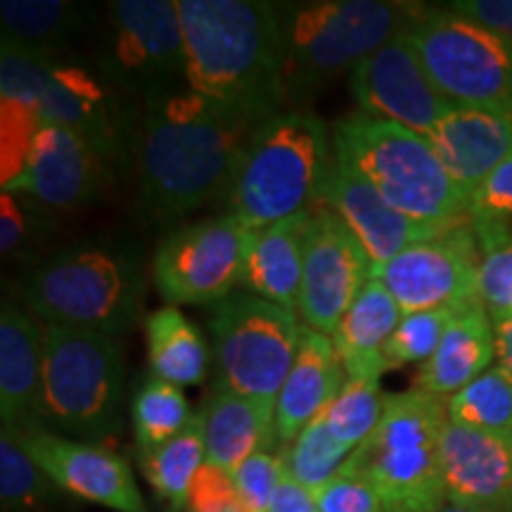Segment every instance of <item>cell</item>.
Returning <instances> with one entry per match:
<instances>
[{
	"label": "cell",
	"instance_id": "29",
	"mask_svg": "<svg viewBox=\"0 0 512 512\" xmlns=\"http://www.w3.org/2000/svg\"><path fill=\"white\" fill-rule=\"evenodd\" d=\"M147 361L152 377L192 387L209 368V349L197 325L178 306H162L145 318Z\"/></svg>",
	"mask_w": 512,
	"mask_h": 512
},
{
	"label": "cell",
	"instance_id": "23",
	"mask_svg": "<svg viewBox=\"0 0 512 512\" xmlns=\"http://www.w3.org/2000/svg\"><path fill=\"white\" fill-rule=\"evenodd\" d=\"M344 382L347 373L332 337L304 325L294 366L275 401V430L280 444H290L309 422L328 411Z\"/></svg>",
	"mask_w": 512,
	"mask_h": 512
},
{
	"label": "cell",
	"instance_id": "2",
	"mask_svg": "<svg viewBox=\"0 0 512 512\" xmlns=\"http://www.w3.org/2000/svg\"><path fill=\"white\" fill-rule=\"evenodd\" d=\"M185 41V83L228 110L271 119L283 112L278 3L176 0Z\"/></svg>",
	"mask_w": 512,
	"mask_h": 512
},
{
	"label": "cell",
	"instance_id": "40",
	"mask_svg": "<svg viewBox=\"0 0 512 512\" xmlns=\"http://www.w3.org/2000/svg\"><path fill=\"white\" fill-rule=\"evenodd\" d=\"M46 207L17 192H3L0 197V252L3 256L17 254L27 247L43 223Z\"/></svg>",
	"mask_w": 512,
	"mask_h": 512
},
{
	"label": "cell",
	"instance_id": "42",
	"mask_svg": "<svg viewBox=\"0 0 512 512\" xmlns=\"http://www.w3.org/2000/svg\"><path fill=\"white\" fill-rule=\"evenodd\" d=\"M512 219V157L498 164L470 197V221L505 223Z\"/></svg>",
	"mask_w": 512,
	"mask_h": 512
},
{
	"label": "cell",
	"instance_id": "12",
	"mask_svg": "<svg viewBox=\"0 0 512 512\" xmlns=\"http://www.w3.org/2000/svg\"><path fill=\"white\" fill-rule=\"evenodd\" d=\"M95 67L140 105L185 83V41L176 3L117 0L98 29Z\"/></svg>",
	"mask_w": 512,
	"mask_h": 512
},
{
	"label": "cell",
	"instance_id": "17",
	"mask_svg": "<svg viewBox=\"0 0 512 512\" xmlns=\"http://www.w3.org/2000/svg\"><path fill=\"white\" fill-rule=\"evenodd\" d=\"M112 164L79 133L41 124L22 174L3 192H17L46 209L83 207L100 195Z\"/></svg>",
	"mask_w": 512,
	"mask_h": 512
},
{
	"label": "cell",
	"instance_id": "15",
	"mask_svg": "<svg viewBox=\"0 0 512 512\" xmlns=\"http://www.w3.org/2000/svg\"><path fill=\"white\" fill-rule=\"evenodd\" d=\"M373 259L356 233L325 204H313L304 238V273L297 313L304 325L332 337L358 292L373 278Z\"/></svg>",
	"mask_w": 512,
	"mask_h": 512
},
{
	"label": "cell",
	"instance_id": "30",
	"mask_svg": "<svg viewBox=\"0 0 512 512\" xmlns=\"http://www.w3.org/2000/svg\"><path fill=\"white\" fill-rule=\"evenodd\" d=\"M207 463V441H204L202 413H195L190 425L159 446L157 451L143 456V475L159 501L171 510H188L192 482Z\"/></svg>",
	"mask_w": 512,
	"mask_h": 512
},
{
	"label": "cell",
	"instance_id": "16",
	"mask_svg": "<svg viewBox=\"0 0 512 512\" xmlns=\"http://www.w3.org/2000/svg\"><path fill=\"white\" fill-rule=\"evenodd\" d=\"M351 93L358 112L394 121L420 136H427L458 107L427 74L406 31L356 64L351 72Z\"/></svg>",
	"mask_w": 512,
	"mask_h": 512
},
{
	"label": "cell",
	"instance_id": "47",
	"mask_svg": "<svg viewBox=\"0 0 512 512\" xmlns=\"http://www.w3.org/2000/svg\"><path fill=\"white\" fill-rule=\"evenodd\" d=\"M439 512H477V510H467V508H458V505H451V503H446L444 508H441Z\"/></svg>",
	"mask_w": 512,
	"mask_h": 512
},
{
	"label": "cell",
	"instance_id": "26",
	"mask_svg": "<svg viewBox=\"0 0 512 512\" xmlns=\"http://www.w3.org/2000/svg\"><path fill=\"white\" fill-rule=\"evenodd\" d=\"M496 335L484 302L470 304L448 325L432 358L415 373L413 389L451 399L494 368Z\"/></svg>",
	"mask_w": 512,
	"mask_h": 512
},
{
	"label": "cell",
	"instance_id": "8",
	"mask_svg": "<svg viewBox=\"0 0 512 512\" xmlns=\"http://www.w3.org/2000/svg\"><path fill=\"white\" fill-rule=\"evenodd\" d=\"M448 399L420 389L387 394L375 432L342 470L373 486L384 512H439L448 503L441 437Z\"/></svg>",
	"mask_w": 512,
	"mask_h": 512
},
{
	"label": "cell",
	"instance_id": "36",
	"mask_svg": "<svg viewBox=\"0 0 512 512\" xmlns=\"http://www.w3.org/2000/svg\"><path fill=\"white\" fill-rule=\"evenodd\" d=\"M482 252L479 297L494 313H512V235L505 223L470 221Z\"/></svg>",
	"mask_w": 512,
	"mask_h": 512
},
{
	"label": "cell",
	"instance_id": "44",
	"mask_svg": "<svg viewBox=\"0 0 512 512\" xmlns=\"http://www.w3.org/2000/svg\"><path fill=\"white\" fill-rule=\"evenodd\" d=\"M448 8L491 31L512 50V0H458Z\"/></svg>",
	"mask_w": 512,
	"mask_h": 512
},
{
	"label": "cell",
	"instance_id": "22",
	"mask_svg": "<svg viewBox=\"0 0 512 512\" xmlns=\"http://www.w3.org/2000/svg\"><path fill=\"white\" fill-rule=\"evenodd\" d=\"M425 138L453 181L472 197L479 183L512 157V114L456 107Z\"/></svg>",
	"mask_w": 512,
	"mask_h": 512
},
{
	"label": "cell",
	"instance_id": "6",
	"mask_svg": "<svg viewBox=\"0 0 512 512\" xmlns=\"http://www.w3.org/2000/svg\"><path fill=\"white\" fill-rule=\"evenodd\" d=\"M335 157L356 169L396 211L437 226L470 221V192L444 169L425 136L354 112L332 131Z\"/></svg>",
	"mask_w": 512,
	"mask_h": 512
},
{
	"label": "cell",
	"instance_id": "24",
	"mask_svg": "<svg viewBox=\"0 0 512 512\" xmlns=\"http://www.w3.org/2000/svg\"><path fill=\"white\" fill-rule=\"evenodd\" d=\"M311 214L313 207L271 226L249 228L240 278V285L249 294L283 306L287 311L299 309L304 238Z\"/></svg>",
	"mask_w": 512,
	"mask_h": 512
},
{
	"label": "cell",
	"instance_id": "31",
	"mask_svg": "<svg viewBox=\"0 0 512 512\" xmlns=\"http://www.w3.org/2000/svg\"><path fill=\"white\" fill-rule=\"evenodd\" d=\"M192 418L195 415L190 413V403L181 387L150 377L131 403L133 432H136L140 456L157 451L166 441L178 437Z\"/></svg>",
	"mask_w": 512,
	"mask_h": 512
},
{
	"label": "cell",
	"instance_id": "14",
	"mask_svg": "<svg viewBox=\"0 0 512 512\" xmlns=\"http://www.w3.org/2000/svg\"><path fill=\"white\" fill-rule=\"evenodd\" d=\"M479 252L467 221L439 238L403 249L394 259L373 266V278L387 287L403 313L467 306L479 297Z\"/></svg>",
	"mask_w": 512,
	"mask_h": 512
},
{
	"label": "cell",
	"instance_id": "13",
	"mask_svg": "<svg viewBox=\"0 0 512 512\" xmlns=\"http://www.w3.org/2000/svg\"><path fill=\"white\" fill-rule=\"evenodd\" d=\"M249 228L223 214L176 228L159 242L152 280L169 306H216L242 278Z\"/></svg>",
	"mask_w": 512,
	"mask_h": 512
},
{
	"label": "cell",
	"instance_id": "27",
	"mask_svg": "<svg viewBox=\"0 0 512 512\" xmlns=\"http://www.w3.org/2000/svg\"><path fill=\"white\" fill-rule=\"evenodd\" d=\"M403 311L377 278H370L332 332L339 361L351 380H380L389 370L384 349L399 328Z\"/></svg>",
	"mask_w": 512,
	"mask_h": 512
},
{
	"label": "cell",
	"instance_id": "25",
	"mask_svg": "<svg viewBox=\"0 0 512 512\" xmlns=\"http://www.w3.org/2000/svg\"><path fill=\"white\" fill-rule=\"evenodd\" d=\"M207 465L233 475L238 467L259 451L280 444L275 430V406L238 394L216 382L202 408Z\"/></svg>",
	"mask_w": 512,
	"mask_h": 512
},
{
	"label": "cell",
	"instance_id": "20",
	"mask_svg": "<svg viewBox=\"0 0 512 512\" xmlns=\"http://www.w3.org/2000/svg\"><path fill=\"white\" fill-rule=\"evenodd\" d=\"M446 498L458 508L512 512V434L448 420L441 437Z\"/></svg>",
	"mask_w": 512,
	"mask_h": 512
},
{
	"label": "cell",
	"instance_id": "46",
	"mask_svg": "<svg viewBox=\"0 0 512 512\" xmlns=\"http://www.w3.org/2000/svg\"><path fill=\"white\" fill-rule=\"evenodd\" d=\"M496 335V366L512 377V313L489 311Z\"/></svg>",
	"mask_w": 512,
	"mask_h": 512
},
{
	"label": "cell",
	"instance_id": "33",
	"mask_svg": "<svg viewBox=\"0 0 512 512\" xmlns=\"http://www.w3.org/2000/svg\"><path fill=\"white\" fill-rule=\"evenodd\" d=\"M285 463V472L297 479L304 489L316 494L320 486H325L332 477L339 475L351 456L349 448H344L332 437L325 413L304 427L302 434L280 451Z\"/></svg>",
	"mask_w": 512,
	"mask_h": 512
},
{
	"label": "cell",
	"instance_id": "35",
	"mask_svg": "<svg viewBox=\"0 0 512 512\" xmlns=\"http://www.w3.org/2000/svg\"><path fill=\"white\" fill-rule=\"evenodd\" d=\"M384 401H387V394L382 392L380 380H351L347 377L335 401L325 411L332 437L354 453L380 425Z\"/></svg>",
	"mask_w": 512,
	"mask_h": 512
},
{
	"label": "cell",
	"instance_id": "5",
	"mask_svg": "<svg viewBox=\"0 0 512 512\" xmlns=\"http://www.w3.org/2000/svg\"><path fill=\"white\" fill-rule=\"evenodd\" d=\"M335 162L328 128L313 112L283 110L249 138L226 190L228 214L245 228L271 226L318 202Z\"/></svg>",
	"mask_w": 512,
	"mask_h": 512
},
{
	"label": "cell",
	"instance_id": "21",
	"mask_svg": "<svg viewBox=\"0 0 512 512\" xmlns=\"http://www.w3.org/2000/svg\"><path fill=\"white\" fill-rule=\"evenodd\" d=\"M0 418L22 432L46 427L43 325L10 299L0 306Z\"/></svg>",
	"mask_w": 512,
	"mask_h": 512
},
{
	"label": "cell",
	"instance_id": "9",
	"mask_svg": "<svg viewBox=\"0 0 512 512\" xmlns=\"http://www.w3.org/2000/svg\"><path fill=\"white\" fill-rule=\"evenodd\" d=\"M124 354L119 337L43 325V408L46 422L86 444L121 432Z\"/></svg>",
	"mask_w": 512,
	"mask_h": 512
},
{
	"label": "cell",
	"instance_id": "19",
	"mask_svg": "<svg viewBox=\"0 0 512 512\" xmlns=\"http://www.w3.org/2000/svg\"><path fill=\"white\" fill-rule=\"evenodd\" d=\"M318 202L330 207L347 226L354 230L356 238L366 247L373 264H384L394 259L403 249L427 242L444 235L456 226H437V223H422L408 219L406 214L396 211L384 197L370 185L366 178L351 169L347 162L335 157ZM463 226V223H460Z\"/></svg>",
	"mask_w": 512,
	"mask_h": 512
},
{
	"label": "cell",
	"instance_id": "38",
	"mask_svg": "<svg viewBox=\"0 0 512 512\" xmlns=\"http://www.w3.org/2000/svg\"><path fill=\"white\" fill-rule=\"evenodd\" d=\"M3 107V188L22 174L31 145L43 121L36 110L15 100H0Z\"/></svg>",
	"mask_w": 512,
	"mask_h": 512
},
{
	"label": "cell",
	"instance_id": "3",
	"mask_svg": "<svg viewBox=\"0 0 512 512\" xmlns=\"http://www.w3.org/2000/svg\"><path fill=\"white\" fill-rule=\"evenodd\" d=\"M145 254L121 238L81 240L24 273L22 299L46 325L119 337L140 318Z\"/></svg>",
	"mask_w": 512,
	"mask_h": 512
},
{
	"label": "cell",
	"instance_id": "39",
	"mask_svg": "<svg viewBox=\"0 0 512 512\" xmlns=\"http://www.w3.org/2000/svg\"><path fill=\"white\" fill-rule=\"evenodd\" d=\"M285 477V463L280 453L259 451L247 458L238 470L230 475L238 496L249 512H266L273 501L275 489Z\"/></svg>",
	"mask_w": 512,
	"mask_h": 512
},
{
	"label": "cell",
	"instance_id": "18",
	"mask_svg": "<svg viewBox=\"0 0 512 512\" xmlns=\"http://www.w3.org/2000/svg\"><path fill=\"white\" fill-rule=\"evenodd\" d=\"M19 434L57 489L114 512H147L131 467L110 448L69 439L46 427Z\"/></svg>",
	"mask_w": 512,
	"mask_h": 512
},
{
	"label": "cell",
	"instance_id": "43",
	"mask_svg": "<svg viewBox=\"0 0 512 512\" xmlns=\"http://www.w3.org/2000/svg\"><path fill=\"white\" fill-rule=\"evenodd\" d=\"M188 512H249L238 496L228 472L214 465H202L192 482Z\"/></svg>",
	"mask_w": 512,
	"mask_h": 512
},
{
	"label": "cell",
	"instance_id": "45",
	"mask_svg": "<svg viewBox=\"0 0 512 512\" xmlns=\"http://www.w3.org/2000/svg\"><path fill=\"white\" fill-rule=\"evenodd\" d=\"M266 512H320L316 498L309 489H304L297 479H292L285 472L283 482L275 489L273 501Z\"/></svg>",
	"mask_w": 512,
	"mask_h": 512
},
{
	"label": "cell",
	"instance_id": "10",
	"mask_svg": "<svg viewBox=\"0 0 512 512\" xmlns=\"http://www.w3.org/2000/svg\"><path fill=\"white\" fill-rule=\"evenodd\" d=\"M427 74L458 107L512 114V50L458 12L422 10L406 29Z\"/></svg>",
	"mask_w": 512,
	"mask_h": 512
},
{
	"label": "cell",
	"instance_id": "37",
	"mask_svg": "<svg viewBox=\"0 0 512 512\" xmlns=\"http://www.w3.org/2000/svg\"><path fill=\"white\" fill-rule=\"evenodd\" d=\"M467 306H444V309L403 313L399 328L394 330L392 339L387 342V349H384L387 366L396 368L408 366V363H425L427 358H432L448 325Z\"/></svg>",
	"mask_w": 512,
	"mask_h": 512
},
{
	"label": "cell",
	"instance_id": "41",
	"mask_svg": "<svg viewBox=\"0 0 512 512\" xmlns=\"http://www.w3.org/2000/svg\"><path fill=\"white\" fill-rule=\"evenodd\" d=\"M313 498L320 512H384L373 486L347 470H339V475L320 486Z\"/></svg>",
	"mask_w": 512,
	"mask_h": 512
},
{
	"label": "cell",
	"instance_id": "32",
	"mask_svg": "<svg viewBox=\"0 0 512 512\" xmlns=\"http://www.w3.org/2000/svg\"><path fill=\"white\" fill-rule=\"evenodd\" d=\"M55 482L24 446L17 427L0 432V501L8 512H31L55 496Z\"/></svg>",
	"mask_w": 512,
	"mask_h": 512
},
{
	"label": "cell",
	"instance_id": "7",
	"mask_svg": "<svg viewBox=\"0 0 512 512\" xmlns=\"http://www.w3.org/2000/svg\"><path fill=\"white\" fill-rule=\"evenodd\" d=\"M420 8L384 0L278 3L285 102L316 88L373 55L408 29Z\"/></svg>",
	"mask_w": 512,
	"mask_h": 512
},
{
	"label": "cell",
	"instance_id": "4",
	"mask_svg": "<svg viewBox=\"0 0 512 512\" xmlns=\"http://www.w3.org/2000/svg\"><path fill=\"white\" fill-rule=\"evenodd\" d=\"M0 100H15L36 110L43 124L79 133L112 166L136 152L140 112L128 95L83 60L46 57L3 46L0 50Z\"/></svg>",
	"mask_w": 512,
	"mask_h": 512
},
{
	"label": "cell",
	"instance_id": "1",
	"mask_svg": "<svg viewBox=\"0 0 512 512\" xmlns=\"http://www.w3.org/2000/svg\"><path fill=\"white\" fill-rule=\"evenodd\" d=\"M261 124L188 86L143 102L133 157L150 221L181 219L228 190Z\"/></svg>",
	"mask_w": 512,
	"mask_h": 512
},
{
	"label": "cell",
	"instance_id": "11",
	"mask_svg": "<svg viewBox=\"0 0 512 512\" xmlns=\"http://www.w3.org/2000/svg\"><path fill=\"white\" fill-rule=\"evenodd\" d=\"M302 328L297 313L256 294H230L211 306L219 382L256 401H278L299 351Z\"/></svg>",
	"mask_w": 512,
	"mask_h": 512
},
{
	"label": "cell",
	"instance_id": "28",
	"mask_svg": "<svg viewBox=\"0 0 512 512\" xmlns=\"http://www.w3.org/2000/svg\"><path fill=\"white\" fill-rule=\"evenodd\" d=\"M3 46L46 57H69L74 43L98 29V15L64 0H3Z\"/></svg>",
	"mask_w": 512,
	"mask_h": 512
},
{
	"label": "cell",
	"instance_id": "34",
	"mask_svg": "<svg viewBox=\"0 0 512 512\" xmlns=\"http://www.w3.org/2000/svg\"><path fill=\"white\" fill-rule=\"evenodd\" d=\"M448 418L477 430L512 434V377L498 366L489 368L448 399Z\"/></svg>",
	"mask_w": 512,
	"mask_h": 512
}]
</instances>
